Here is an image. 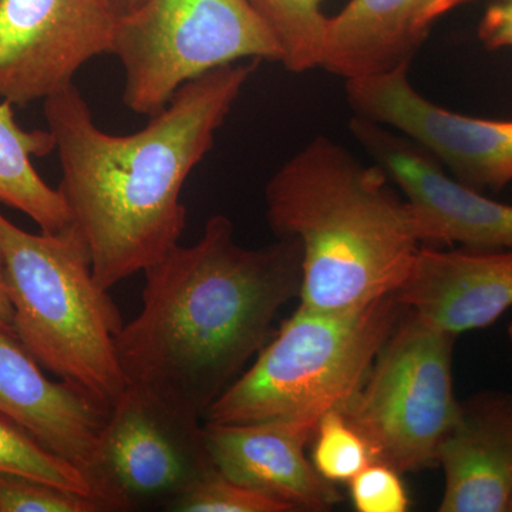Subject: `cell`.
Returning a JSON list of instances; mask_svg holds the SVG:
<instances>
[{
	"mask_svg": "<svg viewBox=\"0 0 512 512\" xmlns=\"http://www.w3.org/2000/svg\"><path fill=\"white\" fill-rule=\"evenodd\" d=\"M0 259L20 342L43 369L111 409L128 386L116 349L124 323L80 232L72 224L32 234L0 212Z\"/></svg>",
	"mask_w": 512,
	"mask_h": 512,
	"instance_id": "277c9868",
	"label": "cell"
},
{
	"mask_svg": "<svg viewBox=\"0 0 512 512\" xmlns=\"http://www.w3.org/2000/svg\"><path fill=\"white\" fill-rule=\"evenodd\" d=\"M177 512H291L264 493L229 480L215 468L165 508Z\"/></svg>",
	"mask_w": 512,
	"mask_h": 512,
	"instance_id": "44dd1931",
	"label": "cell"
},
{
	"mask_svg": "<svg viewBox=\"0 0 512 512\" xmlns=\"http://www.w3.org/2000/svg\"><path fill=\"white\" fill-rule=\"evenodd\" d=\"M0 473L22 474L93 497L92 485L79 468L50 453L25 430L3 417H0Z\"/></svg>",
	"mask_w": 512,
	"mask_h": 512,
	"instance_id": "d6986e66",
	"label": "cell"
},
{
	"mask_svg": "<svg viewBox=\"0 0 512 512\" xmlns=\"http://www.w3.org/2000/svg\"><path fill=\"white\" fill-rule=\"evenodd\" d=\"M256 64H228L185 83L130 136L100 130L74 84L43 101L62 167L57 190L101 288L110 291L180 245L185 181L210 153Z\"/></svg>",
	"mask_w": 512,
	"mask_h": 512,
	"instance_id": "6da1fadb",
	"label": "cell"
},
{
	"mask_svg": "<svg viewBox=\"0 0 512 512\" xmlns=\"http://www.w3.org/2000/svg\"><path fill=\"white\" fill-rule=\"evenodd\" d=\"M508 338H510L511 346H512V322L510 326H508Z\"/></svg>",
	"mask_w": 512,
	"mask_h": 512,
	"instance_id": "4316f807",
	"label": "cell"
},
{
	"mask_svg": "<svg viewBox=\"0 0 512 512\" xmlns=\"http://www.w3.org/2000/svg\"><path fill=\"white\" fill-rule=\"evenodd\" d=\"M402 474L383 463H372L349 481L353 505L359 512H406L409 494Z\"/></svg>",
	"mask_w": 512,
	"mask_h": 512,
	"instance_id": "603a6c76",
	"label": "cell"
},
{
	"mask_svg": "<svg viewBox=\"0 0 512 512\" xmlns=\"http://www.w3.org/2000/svg\"><path fill=\"white\" fill-rule=\"evenodd\" d=\"M320 419H281L252 424L204 421L205 439L215 468L229 480L252 488L293 511L323 512L342 501L305 448Z\"/></svg>",
	"mask_w": 512,
	"mask_h": 512,
	"instance_id": "4fadbf2b",
	"label": "cell"
},
{
	"mask_svg": "<svg viewBox=\"0 0 512 512\" xmlns=\"http://www.w3.org/2000/svg\"><path fill=\"white\" fill-rule=\"evenodd\" d=\"M409 67L348 80L357 117L399 131L426 148L461 184L500 191L512 181V120H485L443 109L421 96Z\"/></svg>",
	"mask_w": 512,
	"mask_h": 512,
	"instance_id": "30bf717a",
	"label": "cell"
},
{
	"mask_svg": "<svg viewBox=\"0 0 512 512\" xmlns=\"http://www.w3.org/2000/svg\"><path fill=\"white\" fill-rule=\"evenodd\" d=\"M394 296L453 335L488 328L512 308V248L421 247Z\"/></svg>",
	"mask_w": 512,
	"mask_h": 512,
	"instance_id": "5bb4252c",
	"label": "cell"
},
{
	"mask_svg": "<svg viewBox=\"0 0 512 512\" xmlns=\"http://www.w3.org/2000/svg\"><path fill=\"white\" fill-rule=\"evenodd\" d=\"M90 495L22 474L0 473V512H100Z\"/></svg>",
	"mask_w": 512,
	"mask_h": 512,
	"instance_id": "7402d4cb",
	"label": "cell"
},
{
	"mask_svg": "<svg viewBox=\"0 0 512 512\" xmlns=\"http://www.w3.org/2000/svg\"><path fill=\"white\" fill-rule=\"evenodd\" d=\"M110 409L66 380L49 379L15 333L0 329V417L92 478Z\"/></svg>",
	"mask_w": 512,
	"mask_h": 512,
	"instance_id": "7c38bea8",
	"label": "cell"
},
{
	"mask_svg": "<svg viewBox=\"0 0 512 512\" xmlns=\"http://www.w3.org/2000/svg\"><path fill=\"white\" fill-rule=\"evenodd\" d=\"M349 130L402 190L423 244L512 248V205L461 184L426 148L399 131L357 116Z\"/></svg>",
	"mask_w": 512,
	"mask_h": 512,
	"instance_id": "8fae6325",
	"label": "cell"
},
{
	"mask_svg": "<svg viewBox=\"0 0 512 512\" xmlns=\"http://www.w3.org/2000/svg\"><path fill=\"white\" fill-rule=\"evenodd\" d=\"M53 151L56 143L49 130H25L15 119L13 104L0 103V204L28 215L49 234L73 224L59 190L45 183L33 165V158Z\"/></svg>",
	"mask_w": 512,
	"mask_h": 512,
	"instance_id": "e0dca14e",
	"label": "cell"
},
{
	"mask_svg": "<svg viewBox=\"0 0 512 512\" xmlns=\"http://www.w3.org/2000/svg\"><path fill=\"white\" fill-rule=\"evenodd\" d=\"M281 49L288 72L305 73L319 67L326 18L322 0H249Z\"/></svg>",
	"mask_w": 512,
	"mask_h": 512,
	"instance_id": "ac0fdd59",
	"label": "cell"
},
{
	"mask_svg": "<svg viewBox=\"0 0 512 512\" xmlns=\"http://www.w3.org/2000/svg\"><path fill=\"white\" fill-rule=\"evenodd\" d=\"M456 339L404 309L365 382L342 410L375 463L400 474L437 464L441 441L460 413L453 387Z\"/></svg>",
	"mask_w": 512,
	"mask_h": 512,
	"instance_id": "52a82bcc",
	"label": "cell"
},
{
	"mask_svg": "<svg viewBox=\"0 0 512 512\" xmlns=\"http://www.w3.org/2000/svg\"><path fill=\"white\" fill-rule=\"evenodd\" d=\"M265 200L275 234L301 244L305 311L352 312L394 295L423 245L389 175L330 138L316 137L289 158Z\"/></svg>",
	"mask_w": 512,
	"mask_h": 512,
	"instance_id": "3957f363",
	"label": "cell"
},
{
	"mask_svg": "<svg viewBox=\"0 0 512 512\" xmlns=\"http://www.w3.org/2000/svg\"><path fill=\"white\" fill-rule=\"evenodd\" d=\"M507 512H512V493H511L510 500H508Z\"/></svg>",
	"mask_w": 512,
	"mask_h": 512,
	"instance_id": "83f0119b",
	"label": "cell"
},
{
	"mask_svg": "<svg viewBox=\"0 0 512 512\" xmlns=\"http://www.w3.org/2000/svg\"><path fill=\"white\" fill-rule=\"evenodd\" d=\"M301 261L295 238L244 248L229 218L211 217L194 245H177L144 271L141 311L116 339L128 384L204 420L299 296Z\"/></svg>",
	"mask_w": 512,
	"mask_h": 512,
	"instance_id": "7a4b0ae2",
	"label": "cell"
},
{
	"mask_svg": "<svg viewBox=\"0 0 512 512\" xmlns=\"http://www.w3.org/2000/svg\"><path fill=\"white\" fill-rule=\"evenodd\" d=\"M0 329L13 332V309L6 292L5 275H3L2 259H0Z\"/></svg>",
	"mask_w": 512,
	"mask_h": 512,
	"instance_id": "d4e9b609",
	"label": "cell"
},
{
	"mask_svg": "<svg viewBox=\"0 0 512 512\" xmlns=\"http://www.w3.org/2000/svg\"><path fill=\"white\" fill-rule=\"evenodd\" d=\"M471 0H350L326 20L319 67L348 80L410 66L437 20Z\"/></svg>",
	"mask_w": 512,
	"mask_h": 512,
	"instance_id": "9a60e30c",
	"label": "cell"
},
{
	"mask_svg": "<svg viewBox=\"0 0 512 512\" xmlns=\"http://www.w3.org/2000/svg\"><path fill=\"white\" fill-rule=\"evenodd\" d=\"M478 37L490 50L512 47V0H498L488 6L478 26Z\"/></svg>",
	"mask_w": 512,
	"mask_h": 512,
	"instance_id": "cb8c5ba5",
	"label": "cell"
},
{
	"mask_svg": "<svg viewBox=\"0 0 512 512\" xmlns=\"http://www.w3.org/2000/svg\"><path fill=\"white\" fill-rule=\"evenodd\" d=\"M312 441L313 466L330 483H349L363 468L375 463L366 441L340 410L322 416Z\"/></svg>",
	"mask_w": 512,
	"mask_h": 512,
	"instance_id": "ffe728a7",
	"label": "cell"
},
{
	"mask_svg": "<svg viewBox=\"0 0 512 512\" xmlns=\"http://www.w3.org/2000/svg\"><path fill=\"white\" fill-rule=\"evenodd\" d=\"M441 512H507L512 493V394L483 392L460 403L441 441Z\"/></svg>",
	"mask_w": 512,
	"mask_h": 512,
	"instance_id": "2e32d148",
	"label": "cell"
},
{
	"mask_svg": "<svg viewBox=\"0 0 512 512\" xmlns=\"http://www.w3.org/2000/svg\"><path fill=\"white\" fill-rule=\"evenodd\" d=\"M116 8L119 9L121 16L127 15V13L133 12L138 6L143 5L146 0H113Z\"/></svg>",
	"mask_w": 512,
	"mask_h": 512,
	"instance_id": "484cf974",
	"label": "cell"
},
{
	"mask_svg": "<svg viewBox=\"0 0 512 512\" xmlns=\"http://www.w3.org/2000/svg\"><path fill=\"white\" fill-rule=\"evenodd\" d=\"M406 306L389 295L357 311L296 309L204 421L252 424L342 412L365 382Z\"/></svg>",
	"mask_w": 512,
	"mask_h": 512,
	"instance_id": "5b68a950",
	"label": "cell"
},
{
	"mask_svg": "<svg viewBox=\"0 0 512 512\" xmlns=\"http://www.w3.org/2000/svg\"><path fill=\"white\" fill-rule=\"evenodd\" d=\"M214 470L204 420L128 384L111 406L90 485L103 511L167 508Z\"/></svg>",
	"mask_w": 512,
	"mask_h": 512,
	"instance_id": "ba28073f",
	"label": "cell"
},
{
	"mask_svg": "<svg viewBox=\"0 0 512 512\" xmlns=\"http://www.w3.org/2000/svg\"><path fill=\"white\" fill-rule=\"evenodd\" d=\"M120 19L113 0H0V99L25 107L72 86Z\"/></svg>",
	"mask_w": 512,
	"mask_h": 512,
	"instance_id": "9c48e42d",
	"label": "cell"
},
{
	"mask_svg": "<svg viewBox=\"0 0 512 512\" xmlns=\"http://www.w3.org/2000/svg\"><path fill=\"white\" fill-rule=\"evenodd\" d=\"M109 55L123 67L127 109L148 119L202 74L241 60L281 63L249 0H146L121 16Z\"/></svg>",
	"mask_w": 512,
	"mask_h": 512,
	"instance_id": "8992f818",
	"label": "cell"
}]
</instances>
